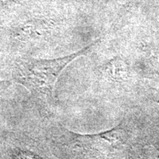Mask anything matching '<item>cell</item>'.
Listing matches in <instances>:
<instances>
[{"label": "cell", "instance_id": "1", "mask_svg": "<svg viewBox=\"0 0 159 159\" xmlns=\"http://www.w3.org/2000/svg\"><path fill=\"white\" fill-rule=\"evenodd\" d=\"M91 46L59 58L21 60L12 69V80L35 96L43 99H52L56 82L62 71L75 58L88 50Z\"/></svg>", "mask_w": 159, "mask_h": 159}, {"label": "cell", "instance_id": "2", "mask_svg": "<svg viewBox=\"0 0 159 159\" xmlns=\"http://www.w3.org/2000/svg\"><path fill=\"white\" fill-rule=\"evenodd\" d=\"M75 136L85 142L91 143L94 146L110 152L122 150L126 147L128 139L126 130L119 126L97 134H75Z\"/></svg>", "mask_w": 159, "mask_h": 159}]
</instances>
